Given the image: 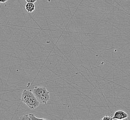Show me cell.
Wrapping results in <instances>:
<instances>
[{
	"label": "cell",
	"instance_id": "6da1fadb",
	"mask_svg": "<svg viewBox=\"0 0 130 120\" xmlns=\"http://www.w3.org/2000/svg\"><path fill=\"white\" fill-rule=\"evenodd\" d=\"M21 100L30 109H35L40 104L31 90L25 89L23 91Z\"/></svg>",
	"mask_w": 130,
	"mask_h": 120
},
{
	"label": "cell",
	"instance_id": "7a4b0ae2",
	"mask_svg": "<svg viewBox=\"0 0 130 120\" xmlns=\"http://www.w3.org/2000/svg\"><path fill=\"white\" fill-rule=\"evenodd\" d=\"M36 98L40 103H47L50 99V94L46 87H35L32 91Z\"/></svg>",
	"mask_w": 130,
	"mask_h": 120
},
{
	"label": "cell",
	"instance_id": "3957f363",
	"mask_svg": "<svg viewBox=\"0 0 130 120\" xmlns=\"http://www.w3.org/2000/svg\"><path fill=\"white\" fill-rule=\"evenodd\" d=\"M128 117V115L126 113L122 110H117L114 113L112 116V120H124Z\"/></svg>",
	"mask_w": 130,
	"mask_h": 120
},
{
	"label": "cell",
	"instance_id": "277c9868",
	"mask_svg": "<svg viewBox=\"0 0 130 120\" xmlns=\"http://www.w3.org/2000/svg\"><path fill=\"white\" fill-rule=\"evenodd\" d=\"M20 119L22 120H46L45 118L37 117L34 114H32V113H30L28 115H23L20 118Z\"/></svg>",
	"mask_w": 130,
	"mask_h": 120
},
{
	"label": "cell",
	"instance_id": "5b68a950",
	"mask_svg": "<svg viewBox=\"0 0 130 120\" xmlns=\"http://www.w3.org/2000/svg\"><path fill=\"white\" fill-rule=\"evenodd\" d=\"M35 4L33 3H27L25 5V9L28 13H32L35 10Z\"/></svg>",
	"mask_w": 130,
	"mask_h": 120
},
{
	"label": "cell",
	"instance_id": "8992f818",
	"mask_svg": "<svg viewBox=\"0 0 130 120\" xmlns=\"http://www.w3.org/2000/svg\"><path fill=\"white\" fill-rule=\"evenodd\" d=\"M102 120H112V116L111 115L110 116H108V115H106L102 119Z\"/></svg>",
	"mask_w": 130,
	"mask_h": 120
},
{
	"label": "cell",
	"instance_id": "52a82bcc",
	"mask_svg": "<svg viewBox=\"0 0 130 120\" xmlns=\"http://www.w3.org/2000/svg\"><path fill=\"white\" fill-rule=\"evenodd\" d=\"M37 0H25L27 3H35L37 2Z\"/></svg>",
	"mask_w": 130,
	"mask_h": 120
},
{
	"label": "cell",
	"instance_id": "ba28073f",
	"mask_svg": "<svg viewBox=\"0 0 130 120\" xmlns=\"http://www.w3.org/2000/svg\"><path fill=\"white\" fill-rule=\"evenodd\" d=\"M8 1V0H0V3H6V2H7Z\"/></svg>",
	"mask_w": 130,
	"mask_h": 120
}]
</instances>
